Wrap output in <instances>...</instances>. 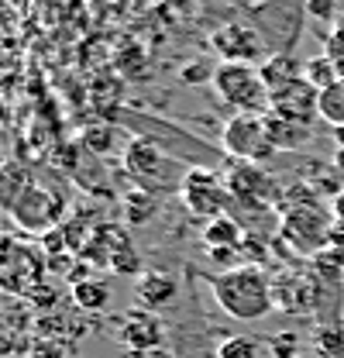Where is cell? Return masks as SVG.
<instances>
[{"mask_svg":"<svg viewBox=\"0 0 344 358\" xmlns=\"http://www.w3.org/2000/svg\"><path fill=\"white\" fill-rule=\"evenodd\" d=\"M210 289H214L217 307L234 317V320H261L265 313L275 310L272 300V279L261 272V266H238L227 272L210 275Z\"/></svg>","mask_w":344,"mask_h":358,"instance_id":"cell-1","label":"cell"},{"mask_svg":"<svg viewBox=\"0 0 344 358\" xmlns=\"http://www.w3.org/2000/svg\"><path fill=\"white\" fill-rule=\"evenodd\" d=\"M279 234L282 241L293 248V252H320L331 245L334 238V214L313 196L306 193L300 200H293L289 207H282V224H279Z\"/></svg>","mask_w":344,"mask_h":358,"instance_id":"cell-2","label":"cell"},{"mask_svg":"<svg viewBox=\"0 0 344 358\" xmlns=\"http://www.w3.org/2000/svg\"><path fill=\"white\" fill-rule=\"evenodd\" d=\"M210 87L217 100L234 114H268V87L261 80V69L252 62H220Z\"/></svg>","mask_w":344,"mask_h":358,"instance_id":"cell-3","label":"cell"},{"mask_svg":"<svg viewBox=\"0 0 344 358\" xmlns=\"http://www.w3.org/2000/svg\"><path fill=\"white\" fill-rule=\"evenodd\" d=\"M124 173L138 182V189H148L155 196H162L166 189H179L182 186V176L175 173V162L159 145H152L145 138H131L128 141V148H124Z\"/></svg>","mask_w":344,"mask_h":358,"instance_id":"cell-4","label":"cell"},{"mask_svg":"<svg viewBox=\"0 0 344 358\" xmlns=\"http://www.w3.org/2000/svg\"><path fill=\"white\" fill-rule=\"evenodd\" d=\"M45 262L42 248L0 238V289L10 296H28L38 282H45Z\"/></svg>","mask_w":344,"mask_h":358,"instance_id":"cell-5","label":"cell"},{"mask_svg":"<svg viewBox=\"0 0 344 358\" xmlns=\"http://www.w3.org/2000/svg\"><path fill=\"white\" fill-rule=\"evenodd\" d=\"M220 145L234 162H252V166H265L275 155V145L265 131V114H231L220 131Z\"/></svg>","mask_w":344,"mask_h":358,"instance_id":"cell-6","label":"cell"},{"mask_svg":"<svg viewBox=\"0 0 344 358\" xmlns=\"http://www.w3.org/2000/svg\"><path fill=\"white\" fill-rule=\"evenodd\" d=\"M179 200H182V207H186L193 217H200V221L224 217V214L231 210V203H234L227 182L217 176V173H210V169H200V166L182 173Z\"/></svg>","mask_w":344,"mask_h":358,"instance_id":"cell-7","label":"cell"},{"mask_svg":"<svg viewBox=\"0 0 344 358\" xmlns=\"http://www.w3.org/2000/svg\"><path fill=\"white\" fill-rule=\"evenodd\" d=\"M10 221L17 224L21 231L42 238V234H48V231L62 227V221H66V196L55 193V189H48V186L31 182V186L21 193V200L14 203Z\"/></svg>","mask_w":344,"mask_h":358,"instance_id":"cell-8","label":"cell"},{"mask_svg":"<svg viewBox=\"0 0 344 358\" xmlns=\"http://www.w3.org/2000/svg\"><path fill=\"white\" fill-rule=\"evenodd\" d=\"M210 48L224 62H252V66H261L272 55L265 35L258 31L255 24H245V21L220 24L214 35H210Z\"/></svg>","mask_w":344,"mask_h":358,"instance_id":"cell-9","label":"cell"},{"mask_svg":"<svg viewBox=\"0 0 344 358\" xmlns=\"http://www.w3.org/2000/svg\"><path fill=\"white\" fill-rule=\"evenodd\" d=\"M268 114L296 124H313V117H320V90L300 76L268 93Z\"/></svg>","mask_w":344,"mask_h":358,"instance_id":"cell-10","label":"cell"},{"mask_svg":"<svg viewBox=\"0 0 344 358\" xmlns=\"http://www.w3.org/2000/svg\"><path fill=\"white\" fill-rule=\"evenodd\" d=\"M227 189L238 203L245 207H268L275 196H279V186L275 179L268 176L261 166H252V162H227Z\"/></svg>","mask_w":344,"mask_h":358,"instance_id":"cell-11","label":"cell"},{"mask_svg":"<svg viewBox=\"0 0 344 358\" xmlns=\"http://www.w3.org/2000/svg\"><path fill=\"white\" fill-rule=\"evenodd\" d=\"M162 341V324L148 310H128L121 317V345L131 355H141Z\"/></svg>","mask_w":344,"mask_h":358,"instance_id":"cell-12","label":"cell"},{"mask_svg":"<svg viewBox=\"0 0 344 358\" xmlns=\"http://www.w3.org/2000/svg\"><path fill=\"white\" fill-rule=\"evenodd\" d=\"M134 293H138L141 310H162V307H169L175 300L179 286H175V279L169 272H145V275H138Z\"/></svg>","mask_w":344,"mask_h":358,"instance_id":"cell-13","label":"cell"},{"mask_svg":"<svg viewBox=\"0 0 344 358\" xmlns=\"http://www.w3.org/2000/svg\"><path fill=\"white\" fill-rule=\"evenodd\" d=\"M261 80H265V87L268 93L279 87H286V83H293V80H300L303 69H306V62H303L300 55H293V48H279V52H272L261 66Z\"/></svg>","mask_w":344,"mask_h":358,"instance_id":"cell-14","label":"cell"},{"mask_svg":"<svg viewBox=\"0 0 344 358\" xmlns=\"http://www.w3.org/2000/svg\"><path fill=\"white\" fill-rule=\"evenodd\" d=\"M265 131H268V141L275 145V152H296L310 141V124L282 121L275 114H265Z\"/></svg>","mask_w":344,"mask_h":358,"instance_id":"cell-15","label":"cell"},{"mask_svg":"<svg viewBox=\"0 0 344 358\" xmlns=\"http://www.w3.org/2000/svg\"><path fill=\"white\" fill-rule=\"evenodd\" d=\"M31 182H35V179H31V173H28L24 166H17V162H0V210L10 214L14 203L21 200V193H24Z\"/></svg>","mask_w":344,"mask_h":358,"instance_id":"cell-16","label":"cell"},{"mask_svg":"<svg viewBox=\"0 0 344 358\" xmlns=\"http://www.w3.org/2000/svg\"><path fill=\"white\" fill-rule=\"evenodd\" d=\"M73 303L80 307V310H107V303H110V282L107 279H96V275H89L83 282H76L73 286Z\"/></svg>","mask_w":344,"mask_h":358,"instance_id":"cell-17","label":"cell"},{"mask_svg":"<svg viewBox=\"0 0 344 358\" xmlns=\"http://www.w3.org/2000/svg\"><path fill=\"white\" fill-rule=\"evenodd\" d=\"M241 238H245V231L231 214L203 224V245L207 248H234V245H241Z\"/></svg>","mask_w":344,"mask_h":358,"instance_id":"cell-18","label":"cell"},{"mask_svg":"<svg viewBox=\"0 0 344 358\" xmlns=\"http://www.w3.org/2000/svg\"><path fill=\"white\" fill-rule=\"evenodd\" d=\"M121 210H124V221L131 227L148 224L159 214V196L148 193V189H131V193H124V200H121Z\"/></svg>","mask_w":344,"mask_h":358,"instance_id":"cell-19","label":"cell"},{"mask_svg":"<svg viewBox=\"0 0 344 358\" xmlns=\"http://www.w3.org/2000/svg\"><path fill=\"white\" fill-rule=\"evenodd\" d=\"M341 76H344V69H341V62H338V59H331V55H313V59H306L303 80H306V83H313L317 90L334 87Z\"/></svg>","mask_w":344,"mask_h":358,"instance_id":"cell-20","label":"cell"},{"mask_svg":"<svg viewBox=\"0 0 344 358\" xmlns=\"http://www.w3.org/2000/svg\"><path fill=\"white\" fill-rule=\"evenodd\" d=\"M320 117L331 128H344V76L334 87L320 90Z\"/></svg>","mask_w":344,"mask_h":358,"instance_id":"cell-21","label":"cell"},{"mask_svg":"<svg viewBox=\"0 0 344 358\" xmlns=\"http://www.w3.org/2000/svg\"><path fill=\"white\" fill-rule=\"evenodd\" d=\"M114 128L110 124H93V128H86L83 138H80V145H83L86 152H96V155H107L110 148H114Z\"/></svg>","mask_w":344,"mask_h":358,"instance_id":"cell-22","label":"cell"},{"mask_svg":"<svg viewBox=\"0 0 344 358\" xmlns=\"http://www.w3.org/2000/svg\"><path fill=\"white\" fill-rule=\"evenodd\" d=\"M217 358H258V345L245 334H234V338H224L220 348H217Z\"/></svg>","mask_w":344,"mask_h":358,"instance_id":"cell-23","label":"cell"},{"mask_svg":"<svg viewBox=\"0 0 344 358\" xmlns=\"http://www.w3.org/2000/svg\"><path fill=\"white\" fill-rule=\"evenodd\" d=\"M114 272H121V275H145V268H141V259H138V252H134V245H128L124 252H117V259L110 262Z\"/></svg>","mask_w":344,"mask_h":358,"instance_id":"cell-24","label":"cell"},{"mask_svg":"<svg viewBox=\"0 0 344 358\" xmlns=\"http://www.w3.org/2000/svg\"><path fill=\"white\" fill-rule=\"evenodd\" d=\"M296 352H300L296 331H282L279 338H272V355L275 358H296Z\"/></svg>","mask_w":344,"mask_h":358,"instance_id":"cell-25","label":"cell"},{"mask_svg":"<svg viewBox=\"0 0 344 358\" xmlns=\"http://www.w3.org/2000/svg\"><path fill=\"white\" fill-rule=\"evenodd\" d=\"M327 55H331V59H338V62H341V69H344V21H338V24H334V31L327 35Z\"/></svg>","mask_w":344,"mask_h":358,"instance_id":"cell-26","label":"cell"},{"mask_svg":"<svg viewBox=\"0 0 344 358\" xmlns=\"http://www.w3.org/2000/svg\"><path fill=\"white\" fill-rule=\"evenodd\" d=\"M306 14L324 17V21H334L338 17V3L334 0H306Z\"/></svg>","mask_w":344,"mask_h":358,"instance_id":"cell-27","label":"cell"},{"mask_svg":"<svg viewBox=\"0 0 344 358\" xmlns=\"http://www.w3.org/2000/svg\"><path fill=\"white\" fill-rule=\"evenodd\" d=\"M317 345H320V352H324V355H338V352H341V331H320V341H317Z\"/></svg>","mask_w":344,"mask_h":358,"instance_id":"cell-28","label":"cell"},{"mask_svg":"<svg viewBox=\"0 0 344 358\" xmlns=\"http://www.w3.org/2000/svg\"><path fill=\"white\" fill-rule=\"evenodd\" d=\"M331 214H334V224L344 231V189L338 196H331Z\"/></svg>","mask_w":344,"mask_h":358,"instance_id":"cell-29","label":"cell"},{"mask_svg":"<svg viewBox=\"0 0 344 358\" xmlns=\"http://www.w3.org/2000/svg\"><path fill=\"white\" fill-rule=\"evenodd\" d=\"M334 141H338V148L344 152V128H334Z\"/></svg>","mask_w":344,"mask_h":358,"instance_id":"cell-30","label":"cell"},{"mask_svg":"<svg viewBox=\"0 0 344 358\" xmlns=\"http://www.w3.org/2000/svg\"><path fill=\"white\" fill-rule=\"evenodd\" d=\"M0 324H3V310H0Z\"/></svg>","mask_w":344,"mask_h":358,"instance_id":"cell-31","label":"cell"}]
</instances>
